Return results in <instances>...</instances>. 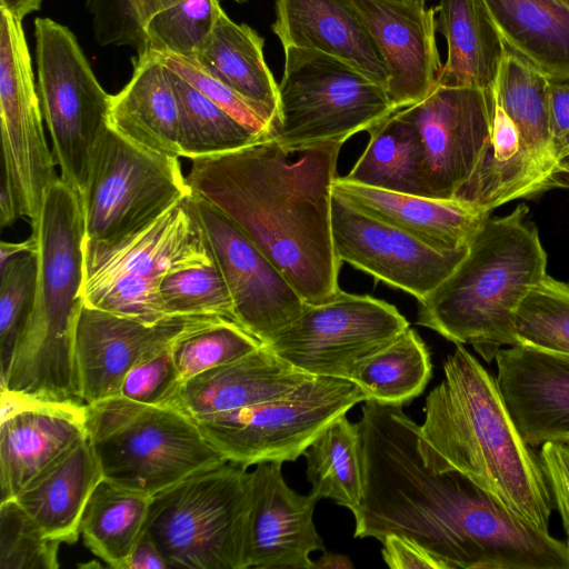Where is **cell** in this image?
<instances>
[{"mask_svg": "<svg viewBox=\"0 0 569 569\" xmlns=\"http://www.w3.org/2000/svg\"><path fill=\"white\" fill-rule=\"evenodd\" d=\"M343 143L289 152L271 136L191 159L192 193L223 213L281 271L307 305L341 289L332 241V187Z\"/></svg>", "mask_w": 569, "mask_h": 569, "instance_id": "obj_1", "label": "cell"}, {"mask_svg": "<svg viewBox=\"0 0 569 569\" xmlns=\"http://www.w3.org/2000/svg\"><path fill=\"white\" fill-rule=\"evenodd\" d=\"M420 431L442 466L548 531L553 501L539 457L518 431L496 379L460 343L426 398Z\"/></svg>", "mask_w": 569, "mask_h": 569, "instance_id": "obj_2", "label": "cell"}, {"mask_svg": "<svg viewBox=\"0 0 569 569\" xmlns=\"http://www.w3.org/2000/svg\"><path fill=\"white\" fill-rule=\"evenodd\" d=\"M32 234L38 258L33 303L0 390L43 401L81 402L74 335L83 303V207L60 177L44 196Z\"/></svg>", "mask_w": 569, "mask_h": 569, "instance_id": "obj_3", "label": "cell"}, {"mask_svg": "<svg viewBox=\"0 0 569 569\" xmlns=\"http://www.w3.org/2000/svg\"><path fill=\"white\" fill-rule=\"evenodd\" d=\"M523 203L489 217L456 269L418 301L419 326L449 341L471 345L488 362L516 346L515 312L547 273V253Z\"/></svg>", "mask_w": 569, "mask_h": 569, "instance_id": "obj_4", "label": "cell"}, {"mask_svg": "<svg viewBox=\"0 0 569 569\" xmlns=\"http://www.w3.org/2000/svg\"><path fill=\"white\" fill-rule=\"evenodd\" d=\"M86 427L103 479L149 497L228 462L197 422L171 405L112 396L86 405Z\"/></svg>", "mask_w": 569, "mask_h": 569, "instance_id": "obj_5", "label": "cell"}, {"mask_svg": "<svg viewBox=\"0 0 569 569\" xmlns=\"http://www.w3.org/2000/svg\"><path fill=\"white\" fill-rule=\"evenodd\" d=\"M249 473L228 461L152 497L144 533L170 568L247 569Z\"/></svg>", "mask_w": 569, "mask_h": 569, "instance_id": "obj_6", "label": "cell"}, {"mask_svg": "<svg viewBox=\"0 0 569 569\" xmlns=\"http://www.w3.org/2000/svg\"><path fill=\"white\" fill-rule=\"evenodd\" d=\"M278 112L269 136L289 152L345 143L396 112L386 89L328 53L287 47Z\"/></svg>", "mask_w": 569, "mask_h": 569, "instance_id": "obj_7", "label": "cell"}, {"mask_svg": "<svg viewBox=\"0 0 569 569\" xmlns=\"http://www.w3.org/2000/svg\"><path fill=\"white\" fill-rule=\"evenodd\" d=\"M362 401L365 393L351 380L315 376L287 395L194 421L228 461L249 468L297 460L333 420Z\"/></svg>", "mask_w": 569, "mask_h": 569, "instance_id": "obj_8", "label": "cell"}, {"mask_svg": "<svg viewBox=\"0 0 569 569\" xmlns=\"http://www.w3.org/2000/svg\"><path fill=\"white\" fill-rule=\"evenodd\" d=\"M34 24L38 94L60 178L80 199L96 146L108 127L111 96L101 87L73 32L50 19Z\"/></svg>", "mask_w": 569, "mask_h": 569, "instance_id": "obj_9", "label": "cell"}, {"mask_svg": "<svg viewBox=\"0 0 569 569\" xmlns=\"http://www.w3.org/2000/svg\"><path fill=\"white\" fill-rule=\"evenodd\" d=\"M191 193L179 158L142 149L108 126L81 197L84 238L110 240L131 233Z\"/></svg>", "mask_w": 569, "mask_h": 569, "instance_id": "obj_10", "label": "cell"}, {"mask_svg": "<svg viewBox=\"0 0 569 569\" xmlns=\"http://www.w3.org/2000/svg\"><path fill=\"white\" fill-rule=\"evenodd\" d=\"M408 328L395 306L341 290L326 302L307 305L267 346L302 372L350 380L359 365Z\"/></svg>", "mask_w": 569, "mask_h": 569, "instance_id": "obj_11", "label": "cell"}, {"mask_svg": "<svg viewBox=\"0 0 569 569\" xmlns=\"http://www.w3.org/2000/svg\"><path fill=\"white\" fill-rule=\"evenodd\" d=\"M42 119L22 20L0 8L2 178L31 227L39 220L48 189L60 177Z\"/></svg>", "mask_w": 569, "mask_h": 569, "instance_id": "obj_12", "label": "cell"}, {"mask_svg": "<svg viewBox=\"0 0 569 569\" xmlns=\"http://www.w3.org/2000/svg\"><path fill=\"white\" fill-rule=\"evenodd\" d=\"M223 319L177 316L147 323L82 303L74 335L79 399L89 405L119 395L124 377L137 363Z\"/></svg>", "mask_w": 569, "mask_h": 569, "instance_id": "obj_13", "label": "cell"}, {"mask_svg": "<svg viewBox=\"0 0 569 569\" xmlns=\"http://www.w3.org/2000/svg\"><path fill=\"white\" fill-rule=\"evenodd\" d=\"M493 103V91L436 86L400 109L421 137L429 198L453 199L469 179L491 134Z\"/></svg>", "mask_w": 569, "mask_h": 569, "instance_id": "obj_14", "label": "cell"}, {"mask_svg": "<svg viewBox=\"0 0 569 569\" xmlns=\"http://www.w3.org/2000/svg\"><path fill=\"white\" fill-rule=\"evenodd\" d=\"M331 232L341 262L408 292L417 301L430 295L456 269L468 250L440 252L362 212L333 192Z\"/></svg>", "mask_w": 569, "mask_h": 569, "instance_id": "obj_15", "label": "cell"}, {"mask_svg": "<svg viewBox=\"0 0 569 569\" xmlns=\"http://www.w3.org/2000/svg\"><path fill=\"white\" fill-rule=\"evenodd\" d=\"M193 197L238 323L263 345L270 343L307 303L281 271L223 213Z\"/></svg>", "mask_w": 569, "mask_h": 569, "instance_id": "obj_16", "label": "cell"}, {"mask_svg": "<svg viewBox=\"0 0 569 569\" xmlns=\"http://www.w3.org/2000/svg\"><path fill=\"white\" fill-rule=\"evenodd\" d=\"M212 260L191 193L131 233L110 240L84 238L83 283L122 274L162 278Z\"/></svg>", "mask_w": 569, "mask_h": 569, "instance_id": "obj_17", "label": "cell"}, {"mask_svg": "<svg viewBox=\"0 0 569 569\" xmlns=\"http://www.w3.org/2000/svg\"><path fill=\"white\" fill-rule=\"evenodd\" d=\"M1 391V501L13 499L41 472L88 439L86 405L43 401Z\"/></svg>", "mask_w": 569, "mask_h": 569, "instance_id": "obj_18", "label": "cell"}, {"mask_svg": "<svg viewBox=\"0 0 569 569\" xmlns=\"http://www.w3.org/2000/svg\"><path fill=\"white\" fill-rule=\"evenodd\" d=\"M249 482L247 569H313L310 555L325 550L313 522L320 498L291 489L282 462L256 465Z\"/></svg>", "mask_w": 569, "mask_h": 569, "instance_id": "obj_19", "label": "cell"}, {"mask_svg": "<svg viewBox=\"0 0 569 569\" xmlns=\"http://www.w3.org/2000/svg\"><path fill=\"white\" fill-rule=\"evenodd\" d=\"M388 71L386 91L400 110L423 100L437 86L441 61L436 8L426 1L352 0Z\"/></svg>", "mask_w": 569, "mask_h": 569, "instance_id": "obj_20", "label": "cell"}, {"mask_svg": "<svg viewBox=\"0 0 569 569\" xmlns=\"http://www.w3.org/2000/svg\"><path fill=\"white\" fill-rule=\"evenodd\" d=\"M497 385L525 441L569 439V356L527 345L500 349Z\"/></svg>", "mask_w": 569, "mask_h": 569, "instance_id": "obj_21", "label": "cell"}, {"mask_svg": "<svg viewBox=\"0 0 569 569\" xmlns=\"http://www.w3.org/2000/svg\"><path fill=\"white\" fill-rule=\"evenodd\" d=\"M272 31L282 47L318 50L351 64L385 89L388 71L352 0H276Z\"/></svg>", "mask_w": 569, "mask_h": 569, "instance_id": "obj_22", "label": "cell"}, {"mask_svg": "<svg viewBox=\"0 0 569 569\" xmlns=\"http://www.w3.org/2000/svg\"><path fill=\"white\" fill-rule=\"evenodd\" d=\"M333 194L440 252L468 248L490 212L456 199L395 192L336 178Z\"/></svg>", "mask_w": 569, "mask_h": 569, "instance_id": "obj_23", "label": "cell"}, {"mask_svg": "<svg viewBox=\"0 0 569 569\" xmlns=\"http://www.w3.org/2000/svg\"><path fill=\"white\" fill-rule=\"evenodd\" d=\"M312 377L262 345L240 359L182 381L169 405L199 420L287 395Z\"/></svg>", "mask_w": 569, "mask_h": 569, "instance_id": "obj_24", "label": "cell"}, {"mask_svg": "<svg viewBox=\"0 0 569 569\" xmlns=\"http://www.w3.org/2000/svg\"><path fill=\"white\" fill-rule=\"evenodd\" d=\"M562 174L543 164L495 99L489 141L469 179L453 199L490 212L520 198L567 187Z\"/></svg>", "mask_w": 569, "mask_h": 569, "instance_id": "obj_25", "label": "cell"}, {"mask_svg": "<svg viewBox=\"0 0 569 569\" xmlns=\"http://www.w3.org/2000/svg\"><path fill=\"white\" fill-rule=\"evenodd\" d=\"M179 124L169 69L151 51L136 56L130 80L111 96L109 128L142 149L181 158Z\"/></svg>", "mask_w": 569, "mask_h": 569, "instance_id": "obj_26", "label": "cell"}, {"mask_svg": "<svg viewBox=\"0 0 569 569\" xmlns=\"http://www.w3.org/2000/svg\"><path fill=\"white\" fill-rule=\"evenodd\" d=\"M103 479L94 450L86 439L36 477L13 499L43 533L61 543L77 542L83 511Z\"/></svg>", "mask_w": 569, "mask_h": 569, "instance_id": "obj_27", "label": "cell"}, {"mask_svg": "<svg viewBox=\"0 0 569 569\" xmlns=\"http://www.w3.org/2000/svg\"><path fill=\"white\" fill-rule=\"evenodd\" d=\"M436 31L447 41L437 86L495 91L507 44L483 0H440Z\"/></svg>", "mask_w": 569, "mask_h": 569, "instance_id": "obj_28", "label": "cell"}, {"mask_svg": "<svg viewBox=\"0 0 569 569\" xmlns=\"http://www.w3.org/2000/svg\"><path fill=\"white\" fill-rule=\"evenodd\" d=\"M263 42L251 27L236 23L221 10L193 60L246 100L271 130L278 112L279 90L263 57Z\"/></svg>", "mask_w": 569, "mask_h": 569, "instance_id": "obj_29", "label": "cell"}, {"mask_svg": "<svg viewBox=\"0 0 569 569\" xmlns=\"http://www.w3.org/2000/svg\"><path fill=\"white\" fill-rule=\"evenodd\" d=\"M507 47L547 76L569 74V7L555 0H483Z\"/></svg>", "mask_w": 569, "mask_h": 569, "instance_id": "obj_30", "label": "cell"}, {"mask_svg": "<svg viewBox=\"0 0 569 569\" xmlns=\"http://www.w3.org/2000/svg\"><path fill=\"white\" fill-rule=\"evenodd\" d=\"M368 132L365 151L345 178L363 186L428 197L425 151L415 122L398 110Z\"/></svg>", "mask_w": 569, "mask_h": 569, "instance_id": "obj_31", "label": "cell"}, {"mask_svg": "<svg viewBox=\"0 0 569 569\" xmlns=\"http://www.w3.org/2000/svg\"><path fill=\"white\" fill-rule=\"evenodd\" d=\"M151 499L102 479L82 515L84 545L111 568L123 569L144 532Z\"/></svg>", "mask_w": 569, "mask_h": 569, "instance_id": "obj_32", "label": "cell"}, {"mask_svg": "<svg viewBox=\"0 0 569 569\" xmlns=\"http://www.w3.org/2000/svg\"><path fill=\"white\" fill-rule=\"evenodd\" d=\"M493 97L537 158L556 172L567 174L552 149L548 76L508 48Z\"/></svg>", "mask_w": 569, "mask_h": 569, "instance_id": "obj_33", "label": "cell"}, {"mask_svg": "<svg viewBox=\"0 0 569 569\" xmlns=\"http://www.w3.org/2000/svg\"><path fill=\"white\" fill-rule=\"evenodd\" d=\"M431 376L429 350L409 327L359 365L350 380L366 400L403 407L425 391Z\"/></svg>", "mask_w": 569, "mask_h": 569, "instance_id": "obj_34", "label": "cell"}, {"mask_svg": "<svg viewBox=\"0 0 569 569\" xmlns=\"http://www.w3.org/2000/svg\"><path fill=\"white\" fill-rule=\"evenodd\" d=\"M307 480L320 499L353 512L362 497V465L358 423L346 415L333 420L303 453Z\"/></svg>", "mask_w": 569, "mask_h": 569, "instance_id": "obj_35", "label": "cell"}, {"mask_svg": "<svg viewBox=\"0 0 569 569\" xmlns=\"http://www.w3.org/2000/svg\"><path fill=\"white\" fill-rule=\"evenodd\" d=\"M169 71L179 106L181 158L191 160L220 154L264 138L233 118L171 69Z\"/></svg>", "mask_w": 569, "mask_h": 569, "instance_id": "obj_36", "label": "cell"}, {"mask_svg": "<svg viewBox=\"0 0 569 569\" xmlns=\"http://www.w3.org/2000/svg\"><path fill=\"white\" fill-rule=\"evenodd\" d=\"M513 322L518 345L569 356V283L546 274L529 288Z\"/></svg>", "mask_w": 569, "mask_h": 569, "instance_id": "obj_37", "label": "cell"}, {"mask_svg": "<svg viewBox=\"0 0 569 569\" xmlns=\"http://www.w3.org/2000/svg\"><path fill=\"white\" fill-rule=\"evenodd\" d=\"M221 10L219 0H180L157 12L144 28L146 51L196 59Z\"/></svg>", "mask_w": 569, "mask_h": 569, "instance_id": "obj_38", "label": "cell"}, {"mask_svg": "<svg viewBox=\"0 0 569 569\" xmlns=\"http://www.w3.org/2000/svg\"><path fill=\"white\" fill-rule=\"evenodd\" d=\"M159 289L171 317L218 316L238 322L229 289L214 259L163 276Z\"/></svg>", "mask_w": 569, "mask_h": 569, "instance_id": "obj_39", "label": "cell"}, {"mask_svg": "<svg viewBox=\"0 0 569 569\" xmlns=\"http://www.w3.org/2000/svg\"><path fill=\"white\" fill-rule=\"evenodd\" d=\"M263 343L238 322L223 319L192 332L172 347L181 380L229 363L254 351Z\"/></svg>", "mask_w": 569, "mask_h": 569, "instance_id": "obj_40", "label": "cell"}, {"mask_svg": "<svg viewBox=\"0 0 569 569\" xmlns=\"http://www.w3.org/2000/svg\"><path fill=\"white\" fill-rule=\"evenodd\" d=\"M161 278L122 274L82 286L83 303L133 320L156 323L172 318L161 295Z\"/></svg>", "mask_w": 569, "mask_h": 569, "instance_id": "obj_41", "label": "cell"}, {"mask_svg": "<svg viewBox=\"0 0 569 569\" xmlns=\"http://www.w3.org/2000/svg\"><path fill=\"white\" fill-rule=\"evenodd\" d=\"M37 277V251L23 252L0 269V379L8 372L18 338L31 310Z\"/></svg>", "mask_w": 569, "mask_h": 569, "instance_id": "obj_42", "label": "cell"}, {"mask_svg": "<svg viewBox=\"0 0 569 569\" xmlns=\"http://www.w3.org/2000/svg\"><path fill=\"white\" fill-rule=\"evenodd\" d=\"M61 542L48 538L16 499L0 503V569H57Z\"/></svg>", "mask_w": 569, "mask_h": 569, "instance_id": "obj_43", "label": "cell"}, {"mask_svg": "<svg viewBox=\"0 0 569 569\" xmlns=\"http://www.w3.org/2000/svg\"><path fill=\"white\" fill-rule=\"evenodd\" d=\"M180 0H86L100 46L130 47L137 56L147 49L144 28L157 12ZM221 1V0H219ZM244 3L248 0H233Z\"/></svg>", "mask_w": 569, "mask_h": 569, "instance_id": "obj_44", "label": "cell"}, {"mask_svg": "<svg viewBox=\"0 0 569 569\" xmlns=\"http://www.w3.org/2000/svg\"><path fill=\"white\" fill-rule=\"evenodd\" d=\"M173 345L132 367L119 395L143 405H169L182 382L173 359Z\"/></svg>", "mask_w": 569, "mask_h": 569, "instance_id": "obj_45", "label": "cell"}, {"mask_svg": "<svg viewBox=\"0 0 569 569\" xmlns=\"http://www.w3.org/2000/svg\"><path fill=\"white\" fill-rule=\"evenodd\" d=\"M156 54L166 67L187 80L233 118L259 136H269V127L248 102L232 89L206 72L194 60L173 54Z\"/></svg>", "mask_w": 569, "mask_h": 569, "instance_id": "obj_46", "label": "cell"}, {"mask_svg": "<svg viewBox=\"0 0 569 569\" xmlns=\"http://www.w3.org/2000/svg\"><path fill=\"white\" fill-rule=\"evenodd\" d=\"M539 460L553 506L562 520L569 551V439L543 443Z\"/></svg>", "mask_w": 569, "mask_h": 569, "instance_id": "obj_47", "label": "cell"}, {"mask_svg": "<svg viewBox=\"0 0 569 569\" xmlns=\"http://www.w3.org/2000/svg\"><path fill=\"white\" fill-rule=\"evenodd\" d=\"M551 140L558 162L569 170V74L548 76ZM568 173V172H567Z\"/></svg>", "mask_w": 569, "mask_h": 569, "instance_id": "obj_48", "label": "cell"}, {"mask_svg": "<svg viewBox=\"0 0 569 569\" xmlns=\"http://www.w3.org/2000/svg\"><path fill=\"white\" fill-rule=\"evenodd\" d=\"M380 542L382 558L389 568L443 569L437 558L406 537L388 535Z\"/></svg>", "mask_w": 569, "mask_h": 569, "instance_id": "obj_49", "label": "cell"}, {"mask_svg": "<svg viewBox=\"0 0 569 569\" xmlns=\"http://www.w3.org/2000/svg\"><path fill=\"white\" fill-rule=\"evenodd\" d=\"M170 568L154 542L143 532L128 558L123 569Z\"/></svg>", "mask_w": 569, "mask_h": 569, "instance_id": "obj_50", "label": "cell"}, {"mask_svg": "<svg viewBox=\"0 0 569 569\" xmlns=\"http://www.w3.org/2000/svg\"><path fill=\"white\" fill-rule=\"evenodd\" d=\"M21 216L17 200L11 192L8 183L2 178L0 188V227L11 226Z\"/></svg>", "mask_w": 569, "mask_h": 569, "instance_id": "obj_51", "label": "cell"}, {"mask_svg": "<svg viewBox=\"0 0 569 569\" xmlns=\"http://www.w3.org/2000/svg\"><path fill=\"white\" fill-rule=\"evenodd\" d=\"M37 251V239L31 233V237L21 242H6L0 243V269L3 268L9 260L23 253V252H36Z\"/></svg>", "mask_w": 569, "mask_h": 569, "instance_id": "obj_52", "label": "cell"}, {"mask_svg": "<svg viewBox=\"0 0 569 569\" xmlns=\"http://www.w3.org/2000/svg\"><path fill=\"white\" fill-rule=\"evenodd\" d=\"M42 0H0V8L22 20L27 14L39 10Z\"/></svg>", "mask_w": 569, "mask_h": 569, "instance_id": "obj_53", "label": "cell"}, {"mask_svg": "<svg viewBox=\"0 0 569 569\" xmlns=\"http://www.w3.org/2000/svg\"><path fill=\"white\" fill-rule=\"evenodd\" d=\"M352 561L345 555L325 551L316 561L313 569H351Z\"/></svg>", "mask_w": 569, "mask_h": 569, "instance_id": "obj_54", "label": "cell"}, {"mask_svg": "<svg viewBox=\"0 0 569 569\" xmlns=\"http://www.w3.org/2000/svg\"><path fill=\"white\" fill-rule=\"evenodd\" d=\"M555 1L560 2V3L566 4V6L569 7V0H555Z\"/></svg>", "mask_w": 569, "mask_h": 569, "instance_id": "obj_55", "label": "cell"}, {"mask_svg": "<svg viewBox=\"0 0 569 569\" xmlns=\"http://www.w3.org/2000/svg\"><path fill=\"white\" fill-rule=\"evenodd\" d=\"M403 1H426V0H403Z\"/></svg>", "mask_w": 569, "mask_h": 569, "instance_id": "obj_56", "label": "cell"}, {"mask_svg": "<svg viewBox=\"0 0 569 569\" xmlns=\"http://www.w3.org/2000/svg\"><path fill=\"white\" fill-rule=\"evenodd\" d=\"M567 174H568V187H569V170H568V173H567Z\"/></svg>", "mask_w": 569, "mask_h": 569, "instance_id": "obj_57", "label": "cell"}]
</instances>
